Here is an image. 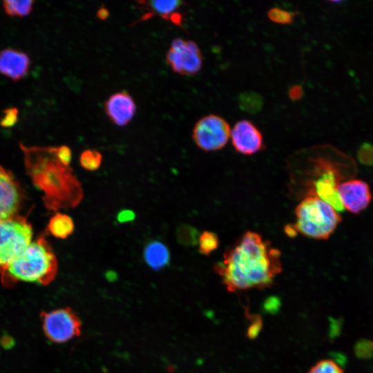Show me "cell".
<instances>
[{
	"mask_svg": "<svg viewBox=\"0 0 373 373\" xmlns=\"http://www.w3.org/2000/svg\"><path fill=\"white\" fill-rule=\"evenodd\" d=\"M282 270L280 250L252 231L240 236L214 265L229 292L270 287Z\"/></svg>",
	"mask_w": 373,
	"mask_h": 373,
	"instance_id": "cell-1",
	"label": "cell"
},
{
	"mask_svg": "<svg viewBox=\"0 0 373 373\" xmlns=\"http://www.w3.org/2000/svg\"><path fill=\"white\" fill-rule=\"evenodd\" d=\"M25 164L33 184L44 194L50 210L73 208L84 198L81 182L69 166L62 165L55 155V147H26L21 144Z\"/></svg>",
	"mask_w": 373,
	"mask_h": 373,
	"instance_id": "cell-2",
	"label": "cell"
},
{
	"mask_svg": "<svg viewBox=\"0 0 373 373\" xmlns=\"http://www.w3.org/2000/svg\"><path fill=\"white\" fill-rule=\"evenodd\" d=\"M336 153L329 146H316L297 152L292 159L303 164L307 171H312L306 182L305 196L316 195L339 212L344 209L338 193L342 175L334 160Z\"/></svg>",
	"mask_w": 373,
	"mask_h": 373,
	"instance_id": "cell-3",
	"label": "cell"
},
{
	"mask_svg": "<svg viewBox=\"0 0 373 373\" xmlns=\"http://www.w3.org/2000/svg\"><path fill=\"white\" fill-rule=\"evenodd\" d=\"M57 260L44 236L30 242L1 274V282L11 287L17 282L35 283L46 285L57 271Z\"/></svg>",
	"mask_w": 373,
	"mask_h": 373,
	"instance_id": "cell-4",
	"label": "cell"
},
{
	"mask_svg": "<svg viewBox=\"0 0 373 373\" xmlns=\"http://www.w3.org/2000/svg\"><path fill=\"white\" fill-rule=\"evenodd\" d=\"M296 222L285 228L289 236L298 233L316 239L327 240L341 222L339 213L330 204L313 195H305L295 208Z\"/></svg>",
	"mask_w": 373,
	"mask_h": 373,
	"instance_id": "cell-5",
	"label": "cell"
},
{
	"mask_svg": "<svg viewBox=\"0 0 373 373\" xmlns=\"http://www.w3.org/2000/svg\"><path fill=\"white\" fill-rule=\"evenodd\" d=\"M32 229L26 218L14 216L0 221V274L31 242Z\"/></svg>",
	"mask_w": 373,
	"mask_h": 373,
	"instance_id": "cell-6",
	"label": "cell"
},
{
	"mask_svg": "<svg viewBox=\"0 0 373 373\" xmlns=\"http://www.w3.org/2000/svg\"><path fill=\"white\" fill-rule=\"evenodd\" d=\"M231 128L222 117L209 114L201 117L193 128V140L198 148L204 151L222 149L227 144Z\"/></svg>",
	"mask_w": 373,
	"mask_h": 373,
	"instance_id": "cell-7",
	"label": "cell"
},
{
	"mask_svg": "<svg viewBox=\"0 0 373 373\" xmlns=\"http://www.w3.org/2000/svg\"><path fill=\"white\" fill-rule=\"evenodd\" d=\"M40 315L44 334L51 342L65 343L81 334V321L69 307L43 312Z\"/></svg>",
	"mask_w": 373,
	"mask_h": 373,
	"instance_id": "cell-8",
	"label": "cell"
},
{
	"mask_svg": "<svg viewBox=\"0 0 373 373\" xmlns=\"http://www.w3.org/2000/svg\"><path fill=\"white\" fill-rule=\"evenodd\" d=\"M166 59L172 70L182 75H193L202 66V54L198 44L191 40L176 38L171 42Z\"/></svg>",
	"mask_w": 373,
	"mask_h": 373,
	"instance_id": "cell-9",
	"label": "cell"
},
{
	"mask_svg": "<svg viewBox=\"0 0 373 373\" xmlns=\"http://www.w3.org/2000/svg\"><path fill=\"white\" fill-rule=\"evenodd\" d=\"M338 193L343 209L354 214L364 211L372 198L369 185L360 179L341 182L338 187Z\"/></svg>",
	"mask_w": 373,
	"mask_h": 373,
	"instance_id": "cell-10",
	"label": "cell"
},
{
	"mask_svg": "<svg viewBox=\"0 0 373 373\" xmlns=\"http://www.w3.org/2000/svg\"><path fill=\"white\" fill-rule=\"evenodd\" d=\"M232 146L239 153L253 155L263 149L262 133L251 121L242 119L237 122L231 130Z\"/></svg>",
	"mask_w": 373,
	"mask_h": 373,
	"instance_id": "cell-11",
	"label": "cell"
},
{
	"mask_svg": "<svg viewBox=\"0 0 373 373\" xmlns=\"http://www.w3.org/2000/svg\"><path fill=\"white\" fill-rule=\"evenodd\" d=\"M21 202L19 184L11 173L0 166V221L15 216Z\"/></svg>",
	"mask_w": 373,
	"mask_h": 373,
	"instance_id": "cell-12",
	"label": "cell"
},
{
	"mask_svg": "<svg viewBox=\"0 0 373 373\" xmlns=\"http://www.w3.org/2000/svg\"><path fill=\"white\" fill-rule=\"evenodd\" d=\"M104 110L110 120L118 126L127 125L136 112V104L126 91L117 92L104 103Z\"/></svg>",
	"mask_w": 373,
	"mask_h": 373,
	"instance_id": "cell-13",
	"label": "cell"
},
{
	"mask_svg": "<svg viewBox=\"0 0 373 373\" xmlns=\"http://www.w3.org/2000/svg\"><path fill=\"white\" fill-rule=\"evenodd\" d=\"M137 4L146 13L142 17V20L149 19L153 16H158L169 21L175 26L183 28L182 14L180 12L184 6L182 1H139Z\"/></svg>",
	"mask_w": 373,
	"mask_h": 373,
	"instance_id": "cell-14",
	"label": "cell"
},
{
	"mask_svg": "<svg viewBox=\"0 0 373 373\" xmlns=\"http://www.w3.org/2000/svg\"><path fill=\"white\" fill-rule=\"evenodd\" d=\"M30 59L23 52L6 48L0 52V73L13 81L23 79L30 66Z\"/></svg>",
	"mask_w": 373,
	"mask_h": 373,
	"instance_id": "cell-15",
	"label": "cell"
},
{
	"mask_svg": "<svg viewBox=\"0 0 373 373\" xmlns=\"http://www.w3.org/2000/svg\"><path fill=\"white\" fill-rule=\"evenodd\" d=\"M145 262L153 270L158 271L169 264L171 254L167 246L153 240L146 244L143 252Z\"/></svg>",
	"mask_w": 373,
	"mask_h": 373,
	"instance_id": "cell-16",
	"label": "cell"
},
{
	"mask_svg": "<svg viewBox=\"0 0 373 373\" xmlns=\"http://www.w3.org/2000/svg\"><path fill=\"white\" fill-rule=\"evenodd\" d=\"M48 229L55 238L64 239L73 233L75 224L69 216L57 213L50 219Z\"/></svg>",
	"mask_w": 373,
	"mask_h": 373,
	"instance_id": "cell-17",
	"label": "cell"
},
{
	"mask_svg": "<svg viewBox=\"0 0 373 373\" xmlns=\"http://www.w3.org/2000/svg\"><path fill=\"white\" fill-rule=\"evenodd\" d=\"M238 103L242 111L254 114L261 110L263 106V99L257 93L247 91L238 96Z\"/></svg>",
	"mask_w": 373,
	"mask_h": 373,
	"instance_id": "cell-18",
	"label": "cell"
},
{
	"mask_svg": "<svg viewBox=\"0 0 373 373\" xmlns=\"http://www.w3.org/2000/svg\"><path fill=\"white\" fill-rule=\"evenodd\" d=\"M33 3L34 1L30 0H6L3 1V8L8 15L22 17L28 15L31 12Z\"/></svg>",
	"mask_w": 373,
	"mask_h": 373,
	"instance_id": "cell-19",
	"label": "cell"
},
{
	"mask_svg": "<svg viewBox=\"0 0 373 373\" xmlns=\"http://www.w3.org/2000/svg\"><path fill=\"white\" fill-rule=\"evenodd\" d=\"M199 236L200 234L195 227L186 224H180L176 230L177 241L184 246L196 245Z\"/></svg>",
	"mask_w": 373,
	"mask_h": 373,
	"instance_id": "cell-20",
	"label": "cell"
},
{
	"mask_svg": "<svg viewBox=\"0 0 373 373\" xmlns=\"http://www.w3.org/2000/svg\"><path fill=\"white\" fill-rule=\"evenodd\" d=\"M102 162V155L94 149L84 150L80 155L79 163L86 170L94 171L97 170Z\"/></svg>",
	"mask_w": 373,
	"mask_h": 373,
	"instance_id": "cell-21",
	"label": "cell"
},
{
	"mask_svg": "<svg viewBox=\"0 0 373 373\" xmlns=\"http://www.w3.org/2000/svg\"><path fill=\"white\" fill-rule=\"evenodd\" d=\"M199 252L203 255H209L216 250L219 246L218 236L209 231H204L200 234L198 238Z\"/></svg>",
	"mask_w": 373,
	"mask_h": 373,
	"instance_id": "cell-22",
	"label": "cell"
},
{
	"mask_svg": "<svg viewBox=\"0 0 373 373\" xmlns=\"http://www.w3.org/2000/svg\"><path fill=\"white\" fill-rule=\"evenodd\" d=\"M296 15V12H291L277 7L270 8L267 12V17L270 21L283 25L292 23Z\"/></svg>",
	"mask_w": 373,
	"mask_h": 373,
	"instance_id": "cell-23",
	"label": "cell"
},
{
	"mask_svg": "<svg viewBox=\"0 0 373 373\" xmlns=\"http://www.w3.org/2000/svg\"><path fill=\"white\" fill-rule=\"evenodd\" d=\"M308 373H344V371L334 361L322 359L312 366Z\"/></svg>",
	"mask_w": 373,
	"mask_h": 373,
	"instance_id": "cell-24",
	"label": "cell"
},
{
	"mask_svg": "<svg viewBox=\"0 0 373 373\" xmlns=\"http://www.w3.org/2000/svg\"><path fill=\"white\" fill-rule=\"evenodd\" d=\"M19 111L15 107H10L3 111V116L0 119V126L4 128L12 127L18 121Z\"/></svg>",
	"mask_w": 373,
	"mask_h": 373,
	"instance_id": "cell-25",
	"label": "cell"
},
{
	"mask_svg": "<svg viewBox=\"0 0 373 373\" xmlns=\"http://www.w3.org/2000/svg\"><path fill=\"white\" fill-rule=\"evenodd\" d=\"M55 155L62 165L69 166L72 159V151L70 147L66 145L55 147Z\"/></svg>",
	"mask_w": 373,
	"mask_h": 373,
	"instance_id": "cell-26",
	"label": "cell"
},
{
	"mask_svg": "<svg viewBox=\"0 0 373 373\" xmlns=\"http://www.w3.org/2000/svg\"><path fill=\"white\" fill-rule=\"evenodd\" d=\"M358 157L359 160L364 164L373 163V146L364 143L358 150Z\"/></svg>",
	"mask_w": 373,
	"mask_h": 373,
	"instance_id": "cell-27",
	"label": "cell"
},
{
	"mask_svg": "<svg viewBox=\"0 0 373 373\" xmlns=\"http://www.w3.org/2000/svg\"><path fill=\"white\" fill-rule=\"evenodd\" d=\"M304 95V90L302 86L296 84L291 86L288 90V97L292 101L300 100Z\"/></svg>",
	"mask_w": 373,
	"mask_h": 373,
	"instance_id": "cell-28",
	"label": "cell"
},
{
	"mask_svg": "<svg viewBox=\"0 0 373 373\" xmlns=\"http://www.w3.org/2000/svg\"><path fill=\"white\" fill-rule=\"evenodd\" d=\"M135 213L131 209H122L117 215V220L119 223L128 222L134 220Z\"/></svg>",
	"mask_w": 373,
	"mask_h": 373,
	"instance_id": "cell-29",
	"label": "cell"
},
{
	"mask_svg": "<svg viewBox=\"0 0 373 373\" xmlns=\"http://www.w3.org/2000/svg\"><path fill=\"white\" fill-rule=\"evenodd\" d=\"M97 17L101 20L106 19L109 16V12L105 7H101L97 12Z\"/></svg>",
	"mask_w": 373,
	"mask_h": 373,
	"instance_id": "cell-30",
	"label": "cell"
},
{
	"mask_svg": "<svg viewBox=\"0 0 373 373\" xmlns=\"http://www.w3.org/2000/svg\"><path fill=\"white\" fill-rule=\"evenodd\" d=\"M12 343V338H10V336H3L1 339V344L4 345V347L10 346Z\"/></svg>",
	"mask_w": 373,
	"mask_h": 373,
	"instance_id": "cell-31",
	"label": "cell"
}]
</instances>
